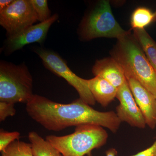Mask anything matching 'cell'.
I'll return each instance as SVG.
<instances>
[{
    "label": "cell",
    "instance_id": "ac0fdd59",
    "mask_svg": "<svg viewBox=\"0 0 156 156\" xmlns=\"http://www.w3.org/2000/svg\"><path fill=\"white\" fill-rule=\"evenodd\" d=\"M20 133L18 131L9 132L3 129L0 130V151L2 152L11 143L19 140Z\"/></svg>",
    "mask_w": 156,
    "mask_h": 156
},
{
    "label": "cell",
    "instance_id": "9a60e30c",
    "mask_svg": "<svg viewBox=\"0 0 156 156\" xmlns=\"http://www.w3.org/2000/svg\"><path fill=\"white\" fill-rule=\"evenodd\" d=\"M154 14L149 9L138 8L133 12L131 20L133 29H144L146 27L153 21Z\"/></svg>",
    "mask_w": 156,
    "mask_h": 156
},
{
    "label": "cell",
    "instance_id": "52a82bcc",
    "mask_svg": "<svg viewBox=\"0 0 156 156\" xmlns=\"http://www.w3.org/2000/svg\"><path fill=\"white\" fill-rule=\"evenodd\" d=\"M38 21L30 0H14L0 12V24L8 37L16 34Z\"/></svg>",
    "mask_w": 156,
    "mask_h": 156
},
{
    "label": "cell",
    "instance_id": "603a6c76",
    "mask_svg": "<svg viewBox=\"0 0 156 156\" xmlns=\"http://www.w3.org/2000/svg\"><path fill=\"white\" fill-rule=\"evenodd\" d=\"M156 21V11L154 13V19L153 22Z\"/></svg>",
    "mask_w": 156,
    "mask_h": 156
},
{
    "label": "cell",
    "instance_id": "4fadbf2b",
    "mask_svg": "<svg viewBox=\"0 0 156 156\" xmlns=\"http://www.w3.org/2000/svg\"><path fill=\"white\" fill-rule=\"evenodd\" d=\"M34 156H63L48 140H45L35 131L28 134Z\"/></svg>",
    "mask_w": 156,
    "mask_h": 156
},
{
    "label": "cell",
    "instance_id": "6da1fadb",
    "mask_svg": "<svg viewBox=\"0 0 156 156\" xmlns=\"http://www.w3.org/2000/svg\"><path fill=\"white\" fill-rule=\"evenodd\" d=\"M26 110L32 119L50 131L92 125L106 128L116 133L122 123L114 112L98 111L80 98L70 103L62 104L41 95H34L26 104Z\"/></svg>",
    "mask_w": 156,
    "mask_h": 156
},
{
    "label": "cell",
    "instance_id": "3957f363",
    "mask_svg": "<svg viewBox=\"0 0 156 156\" xmlns=\"http://www.w3.org/2000/svg\"><path fill=\"white\" fill-rule=\"evenodd\" d=\"M108 138V134L103 127L84 125L76 127L72 134L48 135L46 140L63 156H91L92 151L104 145Z\"/></svg>",
    "mask_w": 156,
    "mask_h": 156
},
{
    "label": "cell",
    "instance_id": "7c38bea8",
    "mask_svg": "<svg viewBox=\"0 0 156 156\" xmlns=\"http://www.w3.org/2000/svg\"><path fill=\"white\" fill-rule=\"evenodd\" d=\"M88 83L95 101L104 107L108 106L116 97L118 89L103 78L95 76L88 80Z\"/></svg>",
    "mask_w": 156,
    "mask_h": 156
},
{
    "label": "cell",
    "instance_id": "ffe728a7",
    "mask_svg": "<svg viewBox=\"0 0 156 156\" xmlns=\"http://www.w3.org/2000/svg\"><path fill=\"white\" fill-rule=\"evenodd\" d=\"M131 156H156V138L152 145L150 147Z\"/></svg>",
    "mask_w": 156,
    "mask_h": 156
},
{
    "label": "cell",
    "instance_id": "5bb4252c",
    "mask_svg": "<svg viewBox=\"0 0 156 156\" xmlns=\"http://www.w3.org/2000/svg\"><path fill=\"white\" fill-rule=\"evenodd\" d=\"M134 35L139 42L148 60L156 71V43L145 29H133Z\"/></svg>",
    "mask_w": 156,
    "mask_h": 156
},
{
    "label": "cell",
    "instance_id": "d6986e66",
    "mask_svg": "<svg viewBox=\"0 0 156 156\" xmlns=\"http://www.w3.org/2000/svg\"><path fill=\"white\" fill-rule=\"evenodd\" d=\"M14 104L0 101V121H5L8 117L13 116L16 114Z\"/></svg>",
    "mask_w": 156,
    "mask_h": 156
},
{
    "label": "cell",
    "instance_id": "8992f818",
    "mask_svg": "<svg viewBox=\"0 0 156 156\" xmlns=\"http://www.w3.org/2000/svg\"><path fill=\"white\" fill-rule=\"evenodd\" d=\"M35 52L42 59L45 67L63 78L73 87L81 100L89 105H95L96 101L89 90L88 80L80 77L73 73L65 61L55 52L43 48L37 49Z\"/></svg>",
    "mask_w": 156,
    "mask_h": 156
},
{
    "label": "cell",
    "instance_id": "30bf717a",
    "mask_svg": "<svg viewBox=\"0 0 156 156\" xmlns=\"http://www.w3.org/2000/svg\"><path fill=\"white\" fill-rule=\"evenodd\" d=\"M137 106L151 129L156 127V97L136 80H127Z\"/></svg>",
    "mask_w": 156,
    "mask_h": 156
},
{
    "label": "cell",
    "instance_id": "7a4b0ae2",
    "mask_svg": "<svg viewBox=\"0 0 156 156\" xmlns=\"http://www.w3.org/2000/svg\"><path fill=\"white\" fill-rule=\"evenodd\" d=\"M110 53L123 69L127 80H136L156 97V70L130 30L118 39Z\"/></svg>",
    "mask_w": 156,
    "mask_h": 156
},
{
    "label": "cell",
    "instance_id": "2e32d148",
    "mask_svg": "<svg viewBox=\"0 0 156 156\" xmlns=\"http://www.w3.org/2000/svg\"><path fill=\"white\" fill-rule=\"evenodd\" d=\"M2 156H34L31 144L16 140L2 152Z\"/></svg>",
    "mask_w": 156,
    "mask_h": 156
},
{
    "label": "cell",
    "instance_id": "44dd1931",
    "mask_svg": "<svg viewBox=\"0 0 156 156\" xmlns=\"http://www.w3.org/2000/svg\"><path fill=\"white\" fill-rule=\"evenodd\" d=\"M14 0H1L0 1V12L7 9L13 3Z\"/></svg>",
    "mask_w": 156,
    "mask_h": 156
},
{
    "label": "cell",
    "instance_id": "ba28073f",
    "mask_svg": "<svg viewBox=\"0 0 156 156\" xmlns=\"http://www.w3.org/2000/svg\"><path fill=\"white\" fill-rule=\"evenodd\" d=\"M58 18L57 14H54L46 21L31 26L16 34L8 37L5 47L6 54H11L29 44L43 43L50 27Z\"/></svg>",
    "mask_w": 156,
    "mask_h": 156
},
{
    "label": "cell",
    "instance_id": "5b68a950",
    "mask_svg": "<svg viewBox=\"0 0 156 156\" xmlns=\"http://www.w3.org/2000/svg\"><path fill=\"white\" fill-rule=\"evenodd\" d=\"M128 31L124 30L113 15L109 2L100 1L81 23L80 33L82 38L90 41L97 38H115L125 36Z\"/></svg>",
    "mask_w": 156,
    "mask_h": 156
},
{
    "label": "cell",
    "instance_id": "9c48e42d",
    "mask_svg": "<svg viewBox=\"0 0 156 156\" xmlns=\"http://www.w3.org/2000/svg\"><path fill=\"white\" fill-rule=\"evenodd\" d=\"M116 98L120 102L116 108V113L121 122L127 123L133 127L145 128L147 125L145 119L136 104L128 81L118 88Z\"/></svg>",
    "mask_w": 156,
    "mask_h": 156
},
{
    "label": "cell",
    "instance_id": "7402d4cb",
    "mask_svg": "<svg viewBox=\"0 0 156 156\" xmlns=\"http://www.w3.org/2000/svg\"><path fill=\"white\" fill-rule=\"evenodd\" d=\"M118 151L114 148L109 149L105 152L106 156H117Z\"/></svg>",
    "mask_w": 156,
    "mask_h": 156
},
{
    "label": "cell",
    "instance_id": "277c9868",
    "mask_svg": "<svg viewBox=\"0 0 156 156\" xmlns=\"http://www.w3.org/2000/svg\"><path fill=\"white\" fill-rule=\"evenodd\" d=\"M33 78L24 63H0V101L27 104L34 95Z\"/></svg>",
    "mask_w": 156,
    "mask_h": 156
},
{
    "label": "cell",
    "instance_id": "8fae6325",
    "mask_svg": "<svg viewBox=\"0 0 156 156\" xmlns=\"http://www.w3.org/2000/svg\"><path fill=\"white\" fill-rule=\"evenodd\" d=\"M92 72L95 76L105 79L117 89L127 81L123 69L112 57L97 60L92 67Z\"/></svg>",
    "mask_w": 156,
    "mask_h": 156
},
{
    "label": "cell",
    "instance_id": "e0dca14e",
    "mask_svg": "<svg viewBox=\"0 0 156 156\" xmlns=\"http://www.w3.org/2000/svg\"><path fill=\"white\" fill-rule=\"evenodd\" d=\"M35 11L36 13L38 20L43 22L51 17V12L46 0H30Z\"/></svg>",
    "mask_w": 156,
    "mask_h": 156
}]
</instances>
